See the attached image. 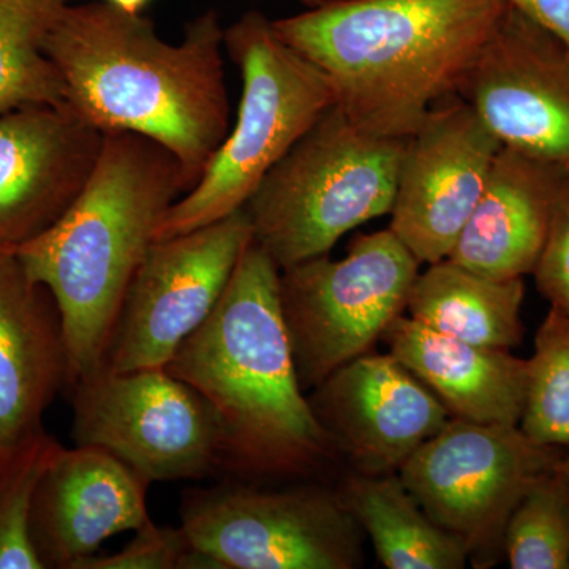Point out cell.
<instances>
[{
    "label": "cell",
    "mask_w": 569,
    "mask_h": 569,
    "mask_svg": "<svg viewBox=\"0 0 569 569\" xmlns=\"http://www.w3.org/2000/svg\"><path fill=\"white\" fill-rule=\"evenodd\" d=\"M563 452L519 426L451 418L397 473L430 519L463 542L470 563L490 568L505 557L512 511Z\"/></svg>",
    "instance_id": "9"
},
{
    "label": "cell",
    "mask_w": 569,
    "mask_h": 569,
    "mask_svg": "<svg viewBox=\"0 0 569 569\" xmlns=\"http://www.w3.org/2000/svg\"><path fill=\"white\" fill-rule=\"evenodd\" d=\"M69 391L77 447L102 448L149 482L220 473L222 430L216 411L164 367L112 372L102 366Z\"/></svg>",
    "instance_id": "10"
},
{
    "label": "cell",
    "mask_w": 569,
    "mask_h": 569,
    "mask_svg": "<svg viewBox=\"0 0 569 569\" xmlns=\"http://www.w3.org/2000/svg\"><path fill=\"white\" fill-rule=\"evenodd\" d=\"M134 533L121 552L86 557L74 569H182L192 549L181 527H160L149 519Z\"/></svg>",
    "instance_id": "26"
},
{
    "label": "cell",
    "mask_w": 569,
    "mask_h": 569,
    "mask_svg": "<svg viewBox=\"0 0 569 569\" xmlns=\"http://www.w3.org/2000/svg\"><path fill=\"white\" fill-rule=\"evenodd\" d=\"M339 492L385 568L462 569L470 565L463 542L430 519L399 473H355Z\"/></svg>",
    "instance_id": "21"
},
{
    "label": "cell",
    "mask_w": 569,
    "mask_h": 569,
    "mask_svg": "<svg viewBox=\"0 0 569 569\" xmlns=\"http://www.w3.org/2000/svg\"><path fill=\"white\" fill-rule=\"evenodd\" d=\"M519 427L541 447L569 449V317L550 307L535 337Z\"/></svg>",
    "instance_id": "23"
},
{
    "label": "cell",
    "mask_w": 569,
    "mask_h": 569,
    "mask_svg": "<svg viewBox=\"0 0 569 569\" xmlns=\"http://www.w3.org/2000/svg\"><path fill=\"white\" fill-rule=\"evenodd\" d=\"M223 44L242 77L238 118L201 178L163 217L156 241L244 208L266 174L336 104L323 73L288 47L260 11H247L224 29Z\"/></svg>",
    "instance_id": "5"
},
{
    "label": "cell",
    "mask_w": 569,
    "mask_h": 569,
    "mask_svg": "<svg viewBox=\"0 0 569 569\" xmlns=\"http://www.w3.org/2000/svg\"><path fill=\"white\" fill-rule=\"evenodd\" d=\"M62 448L41 429L0 452V569H44L31 535L33 497Z\"/></svg>",
    "instance_id": "24"
},
{
    "label": "cell",
    "mask_w": 569,
    "mask_h": 569,
    "mask_svg": "<svg viewBox=\"0 0 569 569\" xmlns=\"http://www.w3.org/2000/svg\"><path fill=\"white\" fill-rule=\"evenodd\" d=\"M459 97L501 146L569 174V50L509 3Z\"/></svg>",
    "instance_id": "12"
},
{
    "label": "cell",
    "mask_w": 569,
    "mask_h": 569,
    "mask_svg": "<svg viewBox=\"0 0 569 569\" xmlns=\"http://www.w3.org/2000/svg\"><path fill=\"white\" fill-rule=\"evenodd\" d=\"M182 569H356L365 563L361 526L339 489H263L228 478L183 493Z\"/></svg>",
    "instance_id": "7"
},
{
    "label": "cell",
    "mask_w": 569,
    "mask_h": 569,
    "mask_svg": "<svg viewBox=\"0 0 569 569\" xmlns=\"http://www.w3.org/2000/svg\"><path fill=\"white\" fill-rule=\"evenodd\" d=\"M419 261L391 230L358 236L346 258L280 269L283 321L302 388L372 351L407 312Z\"/></svg>",
    "instance_id": "8"
},
{
    "label": "cell",
    "mask_w": 569,
    "mask_h": 569,
    "mask_svg": "<svg viewBox=\"0 0 569 569\" xmlns=\"http://www.w3.org/2000/svg\"><path fill=\"white\" fill-rule=\"evenodd\" d=\"M67 387L69 350L59 307L14 250L0 247V452L40 432L44 411Z\"/></svg>",
    "instance_id": "17"
},
{
    "label": "cell",
    "mask_w": 569,
    "mask_h": 569,
    "mask_svg": "<svg viewBox=\"0 0 569 569\" xmlns=\"http://www.w3.org/2000/svg\"><path fill=\"white\" fill-rule=\"evenodd\" d=\"M279 279L253 241L211 316L164 366L216 411L220 473L241 481L316 477L339 456L299 380Z\"/></svg>",
    "instance_id": "2"
},
{
    "label": "cell",
    "mask_w": 569,
    "mask_h": 569,
    "mask_svg": "<svg viewBox=\"0 0 569 569\" xmlns=\"http://www.w3.org/2000/svg\"><path fill=\"white\" fill-rule=\"evenodd\" d=\"M307 2L310 3V6H321V3H329V2H337V0H307Z\"/></svg>",
    "instance_id": "31"
},
{
    "label": "cell",
    "mask_w": 569,
    "mask_h": 569,
    "mask_svg": "<svg viewBox=\"0 0 569 569\" xmlns=\"http://www.w3.org/2000/svg\"><path fill=\"white\" fill-rule=\"evenodd\" d=\"M252 242L244 208L153 242L123 299L103 366L112 372L167 366L219 305Z\"/></svg>",
    "instance_id": "11"
},
{
    "label": "cell",
    "mask_w": 569,
    "mask_h": 569,
    "mask_svg": "<svg viewBox=\"0 0 569 569\" xmlns=\"http://www.w3.org/2000/svg\"><path fill=\"white\" fill-rule=\"evenodd\" d=\"M505 559L512 569H569V482L559 467L541 475L512 511Z\"/></svg>",
    "instance_id": "25"
},
{
    "label": "cell",
    "mask_w": 569,
    "mask_h": 569,
    "mask_svg": "<svg viewBox=\"0 0 569 569\" xmlns=\"http://www.w3.org/2000/svg\"><path fill=\"white\" fill-rule=\"evenodd\" d=\"M307 397L337 455L361 475L397 473L451 419L389 351L351 359Z\"/></svg>",
    "instance_id": "14"
},
{
    "label": "cell",
    "mask_w": 569,
    "mask_h": 569,
    "mask_svg": "<svg viewBox=\"0 0 569 569\" xmlns=\"http://www.w3.org/2000/svg\"><path fill=\"white\" fill-rule=\"evenodd\" d=\"M507 0H337L272 20L359 129L407 140L459 96Z\"/></svg>",
    "instance_id": "3"
},
{
    "label": "cell",
    "mask_w": 569,
    "mask_h": 569,
    "mask_svg": "<svg viewBox=\"0 0 569 569\" xmlns=\"http://www.w3.org/2000/svg\"><path fill=\"white\" fill-rule=\"evenodd\" d=\"M224 29L216 10L179 43L140 14L103 2L67 3L44 51L66 84V104L103 133L141 134L182 164L190 189L230 132Z\"/></svg>",
    "instance_id": "1"
},
{
    "label": "cell",
    "mask_w": 569,
    "mask_h": 569,
    "mask_svg": "<svg viewBox=\"0 0 569 569\" xmlns=\"http://www.w3.org/2000/svg\"><path fill=\"white\" fill-rule=\"evenodd\" d=\"M569 174L501 146L448 260L492 279L533 274Z\"/></svg>",
    "instance_id": "18"
},
{
    "label": "cell",
    "mask_w": 569,
    "mask_h": 569,
    "mask_svg": "<svg viewBox=\"0 0 569 569\" xmlns=\"http://www.w3.org/2000/svg\"><path fill=\"white\" fill-rule=\"evenodd\" d=\"M533 276L550 307L569 317V183L553 213Z\"/></svg>",
    "instance_id": "27"
},
{
    "label": "cell",
    "mask_w": 569,
    "mask_h": 569,
    "mask_svg": "<svg viewBox=\"0 0 569 569\" xmlns=\"http://www.w3.org/2000/svg\"><path fill=\"white\" fill-rule=\"evenodd\" d=\"M500 149L459 96L437 103L407 138L389 230L419 263H437L455 249Z\"/></svg>",
    "instance_id": "13"
},
{
    "label": "cell",
    "mask_w": 569,
    "mask_h": 569,
    "mask_svg": "<svg viewBox=\"0 0 569 569\" xmlns=\"http://www.w3.org/2000/svg\"><path fill=\"white\" fill-rule=\"evenodd\" d=\"M104 133L63 104L0 114V247L31 241L77 200Z\"/></svg>",
    "instance_id": "15"
},
{
    "label": "cell",
    "mask_w": 569,
    "mask_h": 569,
    "mask_svg": "<svg viewBox=\"0 0 569 569\" xmlns=\"http://www.w3.org/2000/svg\"><path fill=\"white\" fill-rule=\"evenodd\" d=\"M407 140L377 137L329 108L244 206L254 244L279 269L323 257L395 204Z\"/></svg>",
    "instance_id": "6"
},
{
    "label": "cell",
    "mask_w": 569,
    "mask_h": 569,
    "mask_svg": "<svg viewBox=\"0 0 569 569\" xmlns=\"http://www.w3.org/2000/svg\"><path fill=\"white\" fill-rule=\"evenodd\" d=\"M557 467L560 468L561 473L567 477L569 482V449L568 451L563 452V456H561L559 463H557Z\"/></svg>",
    "instance_id": "30"
},
{
    "label": "cell",
    "mask_w": 569,
    "mask_h": 569,
    "mask_svg": "<svg viewBox=\"0 0 569 569\" xmlns=\"http://www.w3.org/2000/svg\"><path fill=\"white\" fill-rule=\"evenodd\" d=\"M182 164L141 134L104 133L77 200L47 231L14 247L61 312L70 389L104 365L123 299L171 206L189 192Z\"/></svg>",
    "instance_id": "4"
},
{
    "label": "cell",
    "mask_w": 569,
    "mask_h": 569,
    "mask_svg": "<svg viewBox=\"0 0 569 569\" xmlns=\"http://www.w3.org/2000/svg\"><path fill=\"white\" fill-rule=\"evenodd\" d=\"M389 353L443 403L451 418L519 426L529 361L433 331L403 313L383 336Z\"/></svg>",
    "instance_id": "19"
},
{
    "label": "cell",
    "mask_w": 569,
    "mask_h": 569,
    "mask_svg": "<svg viewBox=\"0 0 569 569\" xmlns=\"http://www.w3.org/2000/svg\"><path fill=\"white\" fill-rule=\"evenodd\" d=\"M507 2L552 33L569 50V0H507Z\"/></svg>",
    "instance_id": "28"
},
{
    "label": "cell",
    "mask_w": 569,
    "mask_h": 569,
    "mask_svg": "<svg viewBox=\"0 0 569 569\" xmlns=\"http://www.w3.org/2000/svg\"><path fill=\"white\" fill-rule=\"evenodd\" d=\"M107 2L127 13L140 14L151 0H107Z\"/></svg>",
    "instance_id": "29"
},
{
    "label": "cell",
    "mask_w": 569,
    "mask_h": 569,
    "mask_svg": "<svg viewBox=\"0 0 569 569\" xmlns=\"http://www.w3.org/2000/svg\"><path fill=\"white\" fill-rule=\"evenodd\" d=\"M523 279H492L455 261L429 264L408 296V317L473 346L509 350L522 343Z\"/></svg>",
    "instance_id": "20"
},
{
    "label": "cell",
    "mask_w": 569,
    "mask_h": 569,
    "mask_svg": "<svg viewBox=\"0 0 569 569\" xmlns=\"http://www.w3.org/2000/svg\"><path fill=\"white\" fill-rule=\"evenodd\" d=\"M70 0H0V114L66 103V84L44 41Z\"/></svg>",
    "instance_id": "22"
},
{
    "label": "cell",
    "mask_w": 569,
    "mask_h": 569,
    "mask_svg": "<svg viewBox=\"0 0 569 569\" xmlns=\"http://www.w3.org/2000/svg\"><path fill=\"white\" fill-rule=\"evenodd\" d=\"M151 482L111 452L62 448L37 486L33 546L43 568L74 569L108 538L141 529Z\"/></svg>",
    "instance_id": "16"
}]
</instances>
